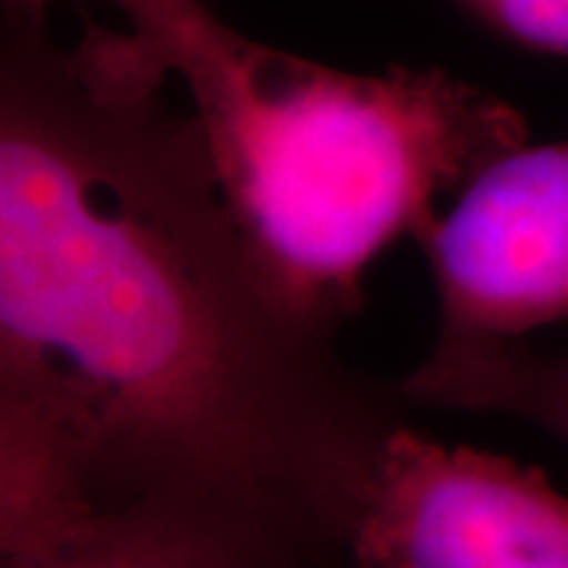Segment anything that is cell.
Instances as JSON below:
<instances>
[{
    "label": "cell",
    "mask_w": 568,
    "mask_h": 568,
    "mask_svg": "<svg viewBox=\"0 0 568 568\" xmlns=\"http://www.w3.org/2000/svg\"><path fill=\"white\" fill-rule=\"evenodd\" d=\"M168 80L130 29L63 48L0 20V402L104 499L231 484L310 511L335 549L405 402L275 301Z\"/></svg>",
    "instance_id": "1"
},
{
    "label": "cell",
    "mask_w": 568,
    "mask_h": 568,
    "mask_svg": "<svg viewBox=\"0 0 568 568\" xmlns=\"http://www.w3.org/2000/svg\"><path fill=\"white\" fill-rule=\"evenodd\" d=\"M183 82L222 203L275 301L335 335L369 265L420 244L439 200L528 142L515 104L443 70L304 61L183 0L130 26Z\"/></svg>",
    "instance_id": "2"
},
{
    "label": "cell",
    "mask_w": 568,
    "mask_h": 568,
    "mask_svg": "<svg viewBox=\"0 0 568 568\" xmlns=\"http://www.w3.org/2000/svg\"><path fill=\"white\" fill-rule=\"evenodd\" d=\"M332 568H568V496L398 420L351 489Z\"/></svg>",
    "instance_id": "3"
},
{
    "label": "cell",
    "mask_w": 568,
    "mask_h": 568,
    "mask_svg": "<svg viewBox=\"0 0 568 568\" xmlns=\"http://www.w3.org/2000/svg\"><path fill=\"white\" fill-rule=\"evenodd\" d=\"M433 347L518 342L568 320V140L521 142L487 164L420 237Z\"/></svg>",
    "instance_id": "4"
},
{
    "label": "cell",
    "mask_w": 568,
    "mask_h": 568,
    "mask_svg": "<svg viewBox=\"0 0 568 568\" xmlns=\"http://www.w3.org/2000/svg\"><path fill=\"white\" fill-rule=\"evenodd\" d=\"M323 525L278 496L186 480L102 499L0 568H328Z\"/></svg>",
    "instance_id": "5"
},
{
    "label": "cell",
    "mask_w": 568,
    "mask_h": 568,
    "mask_svg": "<svg viewBox=\"0 0 568 568\" xmlns=\"http://www.w3.org/2000/svg\"><path fill=\"white\" fill-rule=\"evenodd\" d=\"M405 405L528 420L568 452V347L518 342L429 347L398 386Z\"/></svg>",
    "instance_id": "6"
},
{
    "label": "cell",
    "mask_w": 568,
    "mask_h": 568,
    "mask_svg": "<svg viewBox=\"0 0 568 568\" xmlns=\"http://www.w3.org/2000/svg\"><path fill=\"white\" fill-rule=\"evenodd\" d=\"M102 499L92 470L58 433L0 402V556L58 537Z\"/></svg>",
    "instance_id": "7"
},
{
    "label": "cell",
    "mask_w": 568,
    "mask_h": 568,
    "mask_svg": "<svg viewBox=\"0 0 568 568\" xmlns=\"http://www.w3.org/2000/svg\"><path fill=\"white\" fill-rule=\"evenodd\" d=\"M470 20L530 51L568 58V0H452Z\"/></svg>",
    "instance_id": "8"
},
{
    "label": "cell",
    "mask_w": 568,
    "mask_h": 568,
    "mask_svg": "<svg viewBox=\"0 0 568 568\" xmlns=\"http://www.w3.org/2000/svg\"><path fill=\"white\" fill-rule=\"evenodd\" d=\"M61 0H0V20L22 22V26H48V10ZM126 17V26H140L155 20L159 13L178 7L183 0H108Z\"/></svg>",
    "instance_id": "9"
}]
</instances>
